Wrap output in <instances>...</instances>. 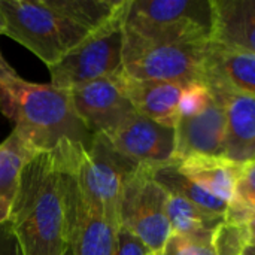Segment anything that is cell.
I'll return each mask as SVG.
<instances>
[{"mask_svg": "<svg viewBox=\"0 0 255 255\" xmlns=\"http://www.w3.org/2000/svg\"><path fill=\"white\" fill-rule=\"evenodd\" d=\"M211 90L255 97V52L209 42L202 79Z\"/></svg>", "mask_w": 255, "mask_h": 255, "instance_id": "13", "label": "cell"}, {"mask_svg": "<svg viewBox=\"0 0 255 255\" xmlns=\"http://www.w3.org/2000/svg\"><path fill=\"white\" fill-rule=\"evenodd\" d=\"M212 42L255 52V0H212Z\"/></svg>", "mask_w": 255, "mask_h": 255, "instance_id": "16", "label": "cell"}, {"mask_svg": "<svg viewBox=\"0 0 255 255\" xmlns=\"http://www.w3.org/2000/svg\"><path fill=\"white\" fill-rule=\"evenodd\" d=\"M254 214L255 211L248 208L247 205H244L241 200L233 197L229 202V206H227V211H226V215H224V221L226 223H233V224H250Z\"/></svg>", "mask_w": 255, "mask_h": 255, "instance_id": "26", "label": "cell"}, {"mask_svg": "<svg viewBox=\"0 0 255 255\" xmlns=\"http://www.w3.org/2000/svg\"><path fill=\"white\" fill-rule=\"evenodd\" d=\"M166 205L167 191L154 179L152 167L140 164L124 185L120 226L131 232L149 253H157L172 235Z\"/></svg>", "mask_w": 255, "mask_h": 255, "instance_id": "8", "label": "cell"}, {"mask_svg": "<svg viewBox=\"0 0 255 255\" xmlns=\"http://www.w3.org/2000/svg\"><path fill=\"white\" fill-rule=\"evenodd\" d=\"M140 164L120 154L103 134H94L73 166L85 200L108 221L120 227V203L127 179Z\"/></svg>", "mask_w": 255, "mask_h": 255, "instance_id": "5", "label": "cell"}, {"mask_svg": "<svg viewBox=\"0 0 255 255\" xmlns=\"http://www.w3.org/2000/svg\"><path fill=\"white\" fill-rule=\"evenodd\" d=\"M245 255H255V248L250 247V248H248V251H247V254H245Z\"/></svg>", "mask_w": 255, "mask_h": 255, "instance_id": "32", "label": "cell"}, {"mask_svg": "<svg viewBox=\"0 0 255 255\" xmlns=\"http://www.w3.org/2000/svg\"><path fill=\"white\" fill-rule=\"evenodd\" d=\"M108 139L120 154L137 164L160 167L175 163V127L163 126L137 112Z\"/></svg>", "mask_w": 255, "mask_h": 255, "instance_id": "11", "label": "cell"}, {"mask_svg": "<svg viewBox=\"0 0 255 255\" xmlns=\"http://www.w3.org/2000/svg\"><path fill=\"white\" fill-rule=\"evenodd\" d=\"M167 220L175 235H196L214 232L223 221V215L209 212L179 196L167 194Z\"/></svg>", "mask_w": 255, "mask_h": 255, "instance_id": "19", "label": "cell"}, {"mask_svg": "<svg viewBox=\"0 0 255 255\" xmlns=\"http://www.w3.org/2000/svg\"><path fill=\"white\" fill-rule=\"evenodd\" d=\"M4 28H6V22H4V16H3V12L0 9V36L4 34Z\"/></svg>", "mask_w": 255, "mask_h": 255, "instance_id": "31", "label": "cell"}, {"mask_svg": "<svg viewBox=\"0 0 255 255\" xmlns=\"http://www.w3.org/2000/svg\"><path fill=\"white\" fill-rule=\"evenodd\" d=\"M82 151L37 152L22 166L6 221L22 255L67 254L66 169Z\"/></svg>", "mask_w": 255, "mask_h": 255, "instance_id": "1", "label": "cell"}, {"mask_svg": "<svg viewBox=\"0 0 255 255\" xmlns=\"http://www.w3.org/2000/svg\"><path fill=\"white\" fill-rule=\"evenodd\" d=\"M181 172L209 194L230 202L244 164L224 155H191L178 163Z\"/></svg>", "mask_w": 255, "mask_h": 255, "instance_id": "17", "label": "cell"}, {"mask_svg": "<svg viewBox=\"0 0 255 255\" xmlns=\"http://www.w3.org/2000/svg\"><path fill=\"white\" fill-rule=\"evenodd\" d=\"M248 227H250V238H251V247H253V248H255V214H254V217L251 218V221H250Z\"/></svg>", "mask_w": 255, "mask_h": 255, "instance_id": "30", "label": "cell"}, {"mask_svg": "<svg viewBox=\"0 0 255 255\" xmlns=\"http://www.w3.org/2000/svg\"><path fill=\"white\" fill-rule=\"evenodd\" d=\"M9 208H10V202L7 200H0V227L7 221L9 218Z\"/></svg>", "mask_w": 255, "mask_h": 255, "instance_id": "29", "label": "cell"}, {"mask_svg": "<svg viewBox=\"0 0 255 255\" xmlns=\"http://www.w3.org/2000/svg\"><path fill=\"white\" fill-rule=\"evenodd\" d=\"M235 199L255 211V161L245 163L238 179Z\"/></svg>", "mask_w": 255, "mask_h": 255, "instance_id": "24", "label": "cell"}, {"mask_svg": "<svg viewBox=\"0 0 255 255\" xmlns=\"http://www.w3.org/2000/svg\"><path fill=\"white\" fill-rule=\"evenodd\" d=\"M124 31L149 42H209L214 4L212 0H128Z\"/></svg>", "mask_w": 255, "mask_h": 255, "instance_id": "4", "label": "cell"}, {"mask_svg": "<svg viewBox=\"0 0 255 255\" xmlns=\"http://www.w3.org/2000/svg\"><path fill=\"white\" fill-rule=\"evenodd\" d=\"M78 158L72 160L66 169L69 251L73 255H114L120 227L108 221L82 196L73 173Z\"/></svg>", "mask_w": 255, "mask_h": 255, "instance_id": "9", "label": "cell"}, {"mask_svg": "<svg viewBox=\"0 0 255 255\" xmlns=\"http://www.w3.org/2000/svg\"><path fill=\"white\" fill-rule=\"evenodd\" d=\"M175 163L191 155H224L227 115L221 99L214 94L211 105L202 114L194 117H179L175 126Z\"/></svg>", "mask_w": 255, "mask_h": 255, "instance_id": "12", "label": "cell"}, {"mask_svg": "<svg viewBox=\"0 0 255 255\" xmlns=\"http://www.w3.org/2000/svg\"><path fill=\"white\" fill-rule=\"evenodd\" d=\"M66 255H73V254H72V253H70V251H67V254H66Z\"/></svg>", "mask_w": 255, "mask_h": 255, "instance_id": "33", "label": "cell"}, {"mask_svg": "<svg viewBox=\"0 0 255 255\" xmlns=\"http://www.w3.org/2000/svg\"><path fill=\"white\" fill-rule=\"evenodd\" d=\"M214 94L203 81L188 82L179 100V117H194L202 114L212 102Z\"/></svg>", "mask_w": 255, "mask_h": 255, "instance_id": "23", "label": "cell"}, {"mask_svg": "<svg viewBox=\"0 0 255 255\" xmlns=\"http://www.w3.org/2000/svg\"><path fill=\"white\" fill-rule=\"evenodd\" d=\"M215 255H245L251 247L248 224H233L223 221L212 233Z\"/></svg>", "mask_w": 255, "mask_h": 255, "instance_id": "21", "label": "cell"}, {"mask_svg": "<svg viewBox=\"0 0 255 255\" xmlns=\"http://www.w3.org/2000/svg\"><path fill=\"white\" fill-rule=\"evenodd\" d=\"M69 93L78 117L91 134L109 137L136 114L118 82V75L78 85Z\"/></svg>", "mask_w": 255, "mask_h": 255, "instance_id": "10", "label": "cell"}, {"mask_svg": "<svg viewBox=\"0 0 255 255\" xmlns=\"http://www.w3.org/2000/svg\"><path fill=\"white\" fill-rule=\"evenodd\" d=\"M226 108V152L232 161L245 164L255 161V97L224 90H211Z\"/></svg>", "mask_w": 255, "mask_h": 255, "instance_id": "15", "label": "cell"}, {"mask_svg": "<svg viewBox=\"0 0 255 255\" xmlns=\"http://www.w3.org/2000/svg\"><path fill=\"white\" fill-rule=\"evenodd\" d=\"M0 111L33 154L88 149L93 136L78 117L69 90L22 78L0 85Z\"/></svg>", "mask_w": 255, "mask_h": 255, "instance_id": "3", "label": "cell"}, {"mask_svg": "<svg viewBox=\"0 0 255 255\" xmlns=\"http://www.w3.org/2000/svg\"><path fill=\"white\" fill-rule=\"evenodd\" d=\"M0 200L10 202L18 185L21 169L33 152L24 146L13 131L0 143Z\"/></svg>", "mask_w": 255, "mask_h": 255, "instance_id": "20", "label": "cell"}, {"mask_svg": "<svg viewBox=\"0 0 255 255\" xmlns=\"http://www.w3.org/2000/svg\"><path fill=\"white\" fill-rule=\"evenodd\" d=\"M0 151H1V146H0Z\"/></svg>", "mask_w": 255, "mask_h": 255, "instance_id": "34", "label": "cell"}, {"mask_svg": "<svg viewBox=\"0 0 255 255\" xmlns=\"http://www.w3.org/2000/svg\"><path fill=\"white\" fill-rule=\"evenodd\" d=\"M118 82L134 111L152 121L175 127L179 120V100L187 84L161 81H134L118 75Z\"/></svg>", "mask_w": 255, "mask_h": 255, "instance_id": "14", "label": "cell"}, {"mask_svg": "<svg viewBox=\"0 0 255 255\" xmlns=\"http://www.w3.org/2000/svg\"><path fill=\"white\" fill-rule=\"evenodd\" d=\"M127 0H0L4 34L46 67L112 21Z\"/></svg>", "mask_w": 255, "mask_h": 255, "instance_id": "2", "label": "cell"}, {"mask_svg": "<svg viewBox=\"0 0 255 255\" xmlns=\"http://www.w3.org/2000/svg\"><path fill=\"white\" fill-rule=\"evenodd\" d=\"M18 73L15 72V69L6 61V58L3 57L1 51H0V85L4 82H9L12 79H16Z\"/></svg>", "mask_w": 255, "mask_h": 255, "instance_id": "28", "label": "cell"}, {"mask_svg": "<svg viewBox=\"0 0 255 255\" xmlns=\"http://www.w3.org/2000/svg\"><path fill=\"white\" fill-rule=\"evenodd\" d=\"M212 233L175 235L172 233L164 247L149 255H215L212 247Z\"/></svg>", "mask_w": 255, "mask_h": 255, "instance_id": "22", "label": "cell"}, {"mask_svg": "<svg viewBox=\"0 0 255 255\" xmlns=\"http://www.w3.org/2000/svg\"><path fill=\"white\" fill-rule=\"evenodd\" d=\"M0 255H22L16 238L7 223L0 227Z\"/></svg>", "mask_w": 255, "mask_h": 255, "instance_id": "27", "label": "cell"}, {"mask_svg": "<svg viewBox=\"0 0 255 255\" xmlns=\"http://www.w3.org/2000/svg\"><path fill=\"white\" fill-rule=\"evenodd\" d=\"M114 255H149V251L131 232L120 226L117 232Z\"/></svg>", "mask_w": 255, "mask_h": 255, "instance_id": "25", "label": "cell"}, {"mask_svg": "<svg viewBox=\"0 0 255 255\" xmlns=\"http://www.w3.org/2000/svg\"><path fill=\"white\" fill-rule=\"evenodd\" d=\"M152 176L167 191V194L179 196L217 215H226L229 203L209 194L197 184H194L188 176L181 172L178 163H169L160 167H152Z\"/></svg>", "mask_w": 255, "mask_h": 255, "instance_id": "18", "label": "cell"}, {"mask_svg": "<svg viewBox=\"0 0 255 255\" xmlns=\"http://www.w3.org/2000/svg\"><path fill=\"white\" fill-rule=\"evenodd\" d=\"M209 42H149L124 31L123 75L134 81H202Z\"/></svg>", "mask_w": 255, "mask_h": 255, "instance_id": "6", "label": "cell"}, {"mask_svg": "<svg viewBox=\"0 0 255 255\" xmlns=\"http://www.w3.org/2000/svg\"><path fill=\"white\" fill-rule=\"evenodd\" d=\"M126 9L127 4L105 27L70 51L57 64L49 66V84L70 90L100 78L120 75L123 72Z\"/></svg>", "mask_w": 255, "mask_h": 255, "instance_id": "7", "label": "cell"}]
</instances>
